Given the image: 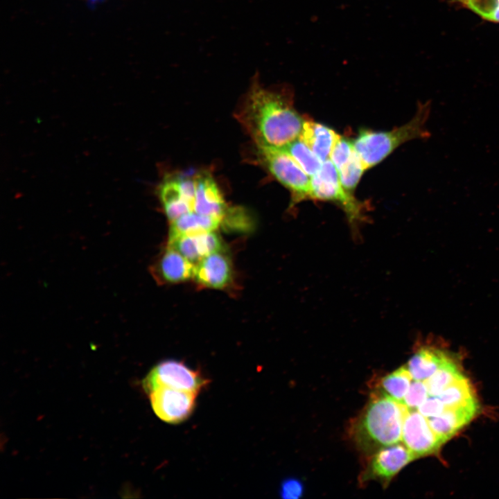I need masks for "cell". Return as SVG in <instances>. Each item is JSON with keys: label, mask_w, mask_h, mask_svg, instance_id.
<instances>
[{"label": "cell", "mask_w": 499, "mask_h": 499, "mask_svg": "<svg viewBox=\"0 0 499 499\" xmlns=\"http://www.w3.org/2000/svg\"><path fill=\"white\" fill-rule=\"evenodd\" d=\"M184 198L191 205L193 211L195 197V176L180 175L174 177Z\"/></svg>", "instance_id": "obj_27"}, {"label": "cell", "mask_w": 499, "mask_h": 499, "mask_svg": "<svg viewBox=\"0 0 499 499\" xmlns=\"http://www.w3.org/2000/svg\"><path fill=\"white\" fill-rule=\"evenodd\" d=\"M441 401L438 396H430L418 408L419 412L425 417L429 419L439 415L444 410Z\"/></svg>", "instance_id": "obj_28"}, {"label": "cell", "mask_w": 499, "mask_h": 499, "mask_svg": "<svg viewBox=\"0 0 499 499\" xmlns=\"http://www.w3.org/2000/svg\"><path fill=\"white\" fill-rule=\"evenodd\" d=\"M209 380L199 371L191 369L183 362L167 360L155 365L143 380L148 394L160 387H168L200 392Z\"/></svg>", "instance_id": "obj_6"}, {"label": "cell", "mask_w": 499, "mask_h": 499, "mask_svg": "<svg viewBox=\"0 0 499 499\" xmlns=\"http://www.w3.org/2000/svg\"><path fill=\"white\" fill-rule=\"evenodd\" d=\"M405 405L375 389L360 413L351 421L349 437L356 448L369 457L378 450L402 439Z\"/></svg>", "instance_id": "obj_2"}, {"label": "cell", "mask_w": 499, "mask_h": 499, "mask_svg": "<svg viewBox=\"0 0 499 499\" xmlns=\"http://www.w3.org/2000/svg\"><path fill=\"white\" fill-rule=\"evenodd\" d=\"M92 1H96V0H92Z\"/></svg>", "instance_id": "obj_29"}, {"label": "cell", "mask_w": 499, "mask_h": 499, "mask_svg": "<svg viewBox=\"0 0 499 499\" xmlns=\"http://www.w3.org/2000/svg\"><path fill=\"white\" fill-rule=\"evenodd\" d=\"M478 408L476 400L457 407H445L438 416L427 419L430 426L445 443L475 415Z\"/></svg>", "instance_id": "obj_11"}, {"label": "cell", "mask_w": 499, "mask_h": 499, "mask_svg": "<svg viewBox=\"0 0 499 499\" xmlns=\"http://www.w3.org/2000/svg\"><path fill=\"white\" fill-rule=\"evenodd\" d=\"M340 135L331 128L313 121H304L299 139L321 159L330 158L333 146Z\"/></svg>", "instance_id": "obj_14"}, {"label": "cell", "mask_w": 499, "mask_h": 499, "mask_svg": "<svg viewBox=\"0 0 499 499\" xmlns=\"http://www.w3.org/2000/svg\"><path fill=\"white\" fill-rule=\"evenodd\" d=\"M415 459L404 444L396 443L382 448L367 458L359 482L376 481L385 489L399 471Z\"/></svg>", "instance_id": "obj_7"}, {"label": "cell", "mask_w": 499, "mask_h": 499, "mask_svg": "<svg viewBox=\"0 0 499 499\" xmlns=\"http://www.w3.org/2000/svg\"><path fill=\"white\" fill-rule=\"evenodd\" d=\"M195 197L193 211L223 220L227 207L213 178L203 172L195 176Z\"/></svg>", "instance_id": "obj_10"}, {"label": "cell", "mask_w": 499, "mask_h": 499, "mask_svg": "<svg viewBox=\"0 0 499 499\" xmlns=\"http://www.w3.org/2000/svg\"><path fill=\"white\" fill-rule=\"evenodd\" d=\"M281 149L290 155L310 177L314 175L322 166L323 161L299 138Z\"/></svg>", "instance_id": "obj_20"}, {"label": "cell", "mask_w": 499, "mask_h": 499, "mask_svg": "<svg viewBox=\"0 0 499 499\" xmlns=\"http://www.w3.org/2000/svg\"><path fill=\"white\" fill-rule=\"evenodd\" d=\"M255 146L258 162L290 191L293 203L311 199L310 176L290 155L281 148Z\"/></svg>", "instance_id": "obj_4"}, {"label": "cell", "mask_w": 499, "mask_h": 499, "mask_svg": "<svg viewBox=\"0 0 499 499\" xmlns=\"http://www.w3.org/2000/svg\"><path fill=\"white\" fill-rule=\"evenodd\" d=\"M463 374L450 358L431 376L424 381L429 396H436L455 381L462 378Z\"/></svg>", "instance_id": "obj_19"}, {"label": "cell", "mask_w": 499, "mask_h": 499, "mask_svg": "<svg viewBox=\"0 0 499 499\" xmlns=\"http://www.w3.org/2000/svg\"><path fill=\"white\" fill-rule=\"evenodd\" d=\"M402 441L417 459L436 453L443 444L427 418L414 410L409 412L404 420Z\"/></svg>", "instance_id": "obj_9"}, {"label": "cell", "mask_w": 499, "mask_h": 499, "mask_svg": "<svg viewBox=\"0 0 499 499\" xmlns=\"http://www.w3.org/2000/svg\"><path fill=\"white\" fill-rule=\"evenodd\" d=\"M354 151L353 142L339 136L333 146L329 159L338 170L350 159Z\"/></svg>", "instance_id": "obj_24"}, {"label": "cell", "mask_w": 499, "mask_h": 499, "mask_svg": "<svg viewBox=\"0 0 499 499\" xmlns=\"http://www.w3.org/2000/svg\"><path fill=\"white\" fill-rule=\"evenodd\" d=\"M455 5L469 9L482 18L499 23V0H447Z\"/></svg>", "instance_id": "obj_22"}, {"label": "cell", "mask_w": 499, "mask_h": 499, "mask_svg": "<svg viewBox=\"0 0 499 499\" xmlns=\"http://www.w3.org/2000/svg\"><path fill=\"white\" fill-rule=\"evenodd\" d=\"M236 117L256 146L282 148L299 139L304 121L295 110L290 89L263 87L256 72Z\"/></svg>", "instance_id": "obj_1"}, {"label": "cell", "mask_w": 499, "mask_h": 499, "mask_svg": "<svg viewBox=\"0 0 499 499\" xmlns=\"http://www.w3.org/2000/svg\"><path fill=\"white\" fill-rule=\"evenodd\" d=\"M222 219L189 212L171 222L169 238L215 231Z\"/></svg>", "instance_id": "obj_17"}, {"label": "cell", "mask_w": 499, "mask_h": 499, "mask_svg": "<svg viewBox=\"0 0 499 499\" xmlns=\"http://www.w3.org/2000/svg\"><path fill=\"white\" fill-rule=\"evenodd\" d=\"M428 392L424 381L412 383L404 398L403 403L409 410L419 408L428 398Z\"/></svg>", "instance_id": "obj_25"}, {"label": "cell", "mask_w": 499, "mask_h": 499, "mask_svg": "<svg viewBox=\"0 0 499 499\" xmlns=\"http://www.w3.org/2000/svg\"><path fill=\"white\" fill-rule=\"evenodd\" d=\"M412 379L413 378L405 365L382 377L378 383L377 389L394 400L403 403Z\"/></svg>", "instance_id": "obj_18"}, {"label": "cell", "mask_w": 499, "mask_h": 499, "mask_svg": "<svg viewBox=\"0 0 499 499\" xmlns=\"http://www.w3.org/2000/svg\"><path fill=\"white\" fill-rule=\"evenodd\" d=\"M158 194L165 213L170 222L193 211L184 198L175 177H167L160 184Z\"/></svg>", "instance_id": "obj_16"}, {"label": "cell", "mask_w": 499, "mask_h": 499, "mask_svg": "<svg viewBox=\"0 0 499 499\" xmlns=\"http://www.w3.org/2000/svg\"><path fill=\"white\" fill-rule=\"evenodd\" d=\"M450 356L444 350L423 346L416 351L407 364L412 378L423 381L431 376Z\"/></svg>", "instance_id": "obj_13"}, {"label": "cell", "mask_w": 499, "mask_h": 499, "mask_svg": "<svg viewBox=\"0 0 499 499\" xmlns=\"http://www.w3.org/2000/svg\"><path fill=\"white\" fill-rule=\"evenodd\" d=\"M436 396L445 407H457L476 400L471 384L465 376L455 381Z\"/></svg>", "instance_id": "obj_21"}, {"label": "cell", "mask_w": 499, "mask_h": 499, "mask_svg": "<svg viewBox=\"0 0 499 499\" xmlns=\"http://www.w3.org/2000/svg\"><path fill=\"white\" fill-rule=\"evenodd\" d=\"M304 482L297 478H287L282 481L279 487V494L283 499H299L304 493Z\"/></svg>", "instance_id": "obj_26"}, {"label": "cell", "mask_w": 499, "mask_h": 499, "mask_svg": "<svg viewBox=\"0 0 499 499\" xmlns=\"http://www.w3.org/2000/svg\"><path fill=\"white\" fill-rule=\"evenodd\" d=\"M194 263L169 246L156 266L157 274L168 283L186 281L194 275Z\"/></svg>", "instance_id": "obj_15"}, {"label": "cell", "mask_w": 499, "mask_h": 499, "mask_svg": "<svg viewBox=\"0 0 499 499\" xmlns=\"http://www.w3.org/2000/svg\"><path fill=\"white\" fill-rule=\"evenodd\" d=\"M194 277L207 287L222 288L227 285L231 276L230 262L220 251L201 259L195 265Z\"/></svg>", "instance_id": "obj_12"}, {"label": "cell", "mask_w": 499, "mask_h": 499, "mask_svg": "<svg viewBox=\"0 0 499 499\" xmlns=\"http://www.w3.org/2000/svg\"><path fill=\"white\" fill-rule=\"evenodd\" d=\"M310 177L311 199L331 201L341 206L352 227L363 220L362 205L343 187L330 159L323 161L320 169Z\"/></svg>", "instance_id": "obj_5"}, {"label": "cell", "mask_w": 499, "mask_h": 499, "mask_svg": "<svg viewBox=\"0 0 499 499\" xmlns=\"http://www.w3.org/2000/svg\"><path fill=\"white\" fill-rule=\"evenodd\" d=\"M365 170L355 150L350 159L338 170L343 187L349 192L353 191Z\"/></svg>", "instance_id": "obj_23"}, {"label": "cell", "mask_w": 499, "mask_h": 499, "mask_svg": "<svg viewBox=\"0 0 499 499\" xmlns=\"http://www.w3.org/2000/svg\"><path fill=\"white\" fill-rule=\"evenodd\" d=\"M431 101L418 104L414 116L408 123L389 131L362 130L353 143L365 168L379 164L399 146L413 139L431 137L426 124L431 111Z\"/></svg>", "instance_id": "obj_3"}, {"label": "cell", "mask_w": 499, "mask_h": 499, "mask_svg": "<svg viewBox=\"0 0 499 499\" xmlns=\"http://www.w3.org/2000/svg\"><path fill=\"white\" fill-rule=\"evenodd\" d=\"M198 392L160 387L148 393L155 414L169 423H179L192 414Z\"/></svg>", "instance_id": "obj_8"}]
</instances>
